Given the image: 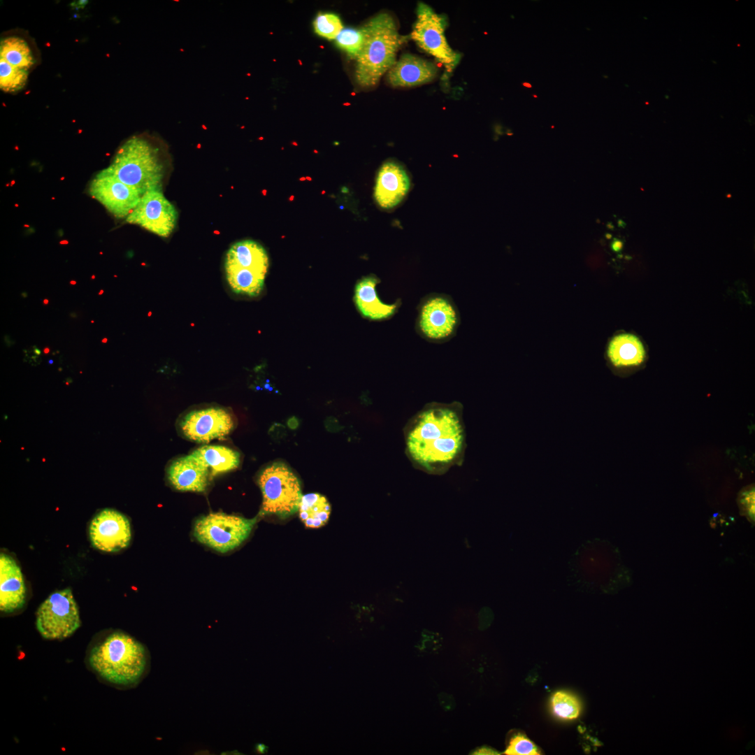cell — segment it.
Instances as JSON below:
<instances>
[{
  "mask_svg": "<svg viewBox=\"0 0 755 755\" xmlns=\"http://www.w3.org/2000/svg\"><path fill=\"white\" fill-rule=\"evenodd\" d=\"M740 503L743 509L747 511L750 516L754 515V489L750 487L743 491L740 496Z\"/></svg>",
  "mask_w": 755,
  "mask_h": 755,
  "instance_id": "cell-30",
  "label": "cell"
},
{
  "mask_svg": "<svg viewBox=\"0 0 755 755\" xmlns=\"http://www.w3.org/2000/svg\"><path fill=\"white\" fill-rule=\"evenodd\" d=\"M225 264L247 268L266 274L268 258L264 248L252 240H243L229 249Z\"/></svg>",
  "mask_w": 755,
  "mask_h": 755,
  "instance_id": "cell-19",
  "label": "cell"
},
{
  "mask_svg": "<svg viewBox=\"0 0 755 755\" xmlns=\"http://www.w3.org/2000/svg\"><path fill=\"white\" fill-rule=\"evenodd\" d=\"M192 454L208 468L212 477L235 470L240 464V454L222 445H204L195 450Z\"/></svg>",
  "mask_w": 755,
  "mask_h": 755,
  "instance_id": "cell-21",
  "label": "cell"
},
{
  "mask_svg": "<svg viewBox=\"0 0 755 755\" xmlns=\"http://www.w3.org/2000/svg\"><path fill=\"white\" fill-rule=\"evenodd\" d=\"M44 352H45V353H48V352H49V349H48V347H46V348H45V349L44 350Z\"/></svg>",
  "mask_w": 755,
  "mask_h": 755,
  "instance_id": "cell-39",
  "label": "cell"
},
{
  "mask_svg": "<svg viewBox=\"0 0 755 755\" xmlns=\"http://www.w3.org/2000/svg\"><path fill=\"white\" fill-rule=\"evenodd\" d=\"M410 180L405 169L398 163L387 161L380 167L375 186L374 196L384 209L398 205L408 193Z\"/></svg>",
  "mask_w": 755,
  "mask_h": 755,
  "instance_id": "cell-14",
  "label": "cell"
},
{
  "mask_svg": "<svg viewBox=\"0 0 755 755\" xmlns=\"http://www.w3.org/2000/svg\"><path fill=\"white\" fill-rule=\"evenodd\" d=\"M88 662L104 680L115 685L131 686L145 674L148 653L134 638L115 631L92 647Z\"/></svg>",
  "mask_w": 755,
  "mask_h": 755,
  "instance_id": "cell-2",
  "label": "cell"
},
{
  "mask_svg": "<svg viewBox=\"0 0 755 755\" xmlns=\"http://www.w3.org/2000/svg\"><path fill=\"white\" fill-rule=\"evenodd\" d=\"M27 590L21 569L10 555L0 556V610L12 613L23 607Z\"/></svg>",
  "mask_w": 755,
  "mask_h": 755,
  "instance_id": "cell-16",
  "label": "cell"
},
{
  "mask_svg": "<svg viewBox=\"0 0 755 755\" xmlns=\"http://www.w3.org/2000/svg\"><path fill=\"white\" fill-rule=\"evenodd\" d=\"M622 247H623L622 242L620 241L619 240H617V239H614L612 241V244H611L612 249L615 252H618V251L621 250Z\"/></svg>",
  "mask_w": 755,
  "mask_h": 755,
  "instance_id": "cell-36",
  "label": "cell"
},
{
  "mask_svg": "<svg viewBox=\"0 0 755 755\" xmlns=\"http://www.w3.org/2000/svg\"><path fill=\"white\" fill-rule=\"evenodd\" d=\"M326 429L331 433H336L342 429V426L334 417H328L324 421Z\"/></svg>",
  "mask_w": 755,
  "mask_h": 755,
  "instance_id": "cell-31",
  "label": "cell"
},
{
  "mask_svg": "<svg viewBox=\"0 0 755 755\" xmlns=\"http://www.w3.org/2000/svg\"><path fill=\"white\" fill-rule=\"evenodd\" d=\"M257 484L263 499L260 516L285 519L298 512L303 496L301 480L286 463L274 461L267 465L259 473Z\"/></svg>",
  "mask_w": 755,
  "mask_h": 755,
  "instance_id": "cell-5",
  "label": "cell"
},
{
  "mask_svg": "<svg viewBox=\"0 0 755 755\" xmlns=\"http://www.w3.org/2000/svg\"><path fill=\"white\" fill-rule=\"evenodd\" d=\"M106 341H107V339H106V338H104V339H103V340H102V342H103V343H106Z\"/></svg>",
  "mask_w": 755,
  "mask_h": 755,
  "instance_id": "cell-41",
  "label": "cell"
},
{
  "mask_svg": "<svg viewBox=\"0 0 755 755\" xmlns=\"http://www.w3.org/2000/svg\"><path fill=\"white\" fill-rule=\"evenodd\" d=\"M255 751L259 754H264L268 751V747L263 744H257L255 747Z\"/></svg>",
  "mask_w": 755,
  "mask_h": 755,
  "instance_id": "cell-37",
  "label": "cell"
},
{
  "mask_svg": "<svg viewBox=\"0 0 755 755\" xmlns=\"http://www.w3.org/2000/svg\"><path fill=\"white\" fill-rule=\"evenodd\" d=\"M315 33L326 39H336L343 26L338 15L334 13H319L313 22Z\"/></svg>",
  "mask_w": 755,
  "mask_h": 755,
  "instance_id": "cell-28",
  "label": "cell"
},
{
  "mask_svg": "<svg viewBox=\"0 0 755 755\" xmlns=\"http://www.w3.org/2000/svg\"><path fill=\"white\" fill-rule=\"evenodd\" d=\"M287 425L291 430H296L300 426V420L297 417L292 416L287 419Z\"/></svg>",
  "mask_w": 755,
  "mask_h": 755,
  "instance_id": "cell-33",
  "label": "cell"
},
{
  "mask_svg": "<svg viewBox=\"0 0 755 755\" xmlns=\"http://www.w3.org/2000/svg\"><path fill=\"white\" fill-rule=\"evenodd\" d=\"M88 3V1L79 0L71 3V6L75 9L83 8Z\"/></svg>",
  "mask_w": 755,
  "mask_h": 755,
  "instance_id": "cell-35",
  "label": "cell"
},
{
  "mask_svg": "<svg viewBox=\"0 0 755 755\" xmlns=\"http://www.w3.org/2000/svg\"><path fill=\"white\" fill-rule=\"evenodd\" d=\"M257 521V517L246 519L223 512L210 513L196 520L194 535L201 543L225 553L247 538Z\"/></svg>",
  "mask_w": 755,
  "mask_h": 755,
  "instance_id": "cell-6",
  "label": "cell"
},
{
  "mask_svg": "<svg viewBox=\"0 0 755 755\" xmlns=\"http://www.w3.org/2000/svg\"><path fill=\"white\" fill-rule=\"evenodd\" d=\"M89 193L117 218L127 217L141 198L136 189L121 181L108 167L92 179Z\"/></svg>",
  "mask_w": 755,
  "mask_h": 755,
  "instance_id": "cell-11",
  "label": "cell"
},
{
  "mask_svg": "<svg viewBox=\"0 0 755 755\" xmlns=\"http://www.w3.org/2000/svg\"><path fill=\"white\" fill-rule=\"evenodd\" d=\"M80 625L78 607L70 588L51 594L36 612V628L48 640L68 638Z\"/></svg>",
  "mask_w": 755,
  "mask_h": 755,
  "instance_id": "cell-8",
  "label": "cell"
},
{
  "mask_svg": "<svg viewBox=\"0 0 755 755\" xmlns=\"http://www.w3.org/2000/svg\"><path fill=\"white\" fill-rule=\"evenodd\" d=\"M524 85H525L526 87H531V85L528 82L524 83Z\"/></svg>",
  "mask_w": 755,
  "mask_h": 755,
  "instance_id": "cell-38",
  "label": "cell"
},
{
  "mask_svg": "<svg viewBox=\"0 0 755 755\" xmlns=\"http://www.w3.org/2000/svg\"><path fill=\"white\" fill-rule=\"evenodd\" d=\"M273 431V436L279 439L284 438L287 433L285 426L280 424H275Z\"/></svg>",
  "mask_w": 755,
  "mask_h": 755,
  "instance_id": "cell-32",
  "label": "cell"
},
{
  "mask_svg": "<svg viewBox=\"0 0 755 755\" xmlns=\"http://www.w3.org/2000/svg\"><path fill=\"white\" fill-rule=\"evenodd\" d=\"M43 303H44V304H48V300H47V299H45V300L43 301Z\"/></svg>",
  "mask_w": 755,
  "mask_h": 755,
  "instance_id": "cell-40",
  "label": "cell"
},
{
  "mask_svg": "<svg viewBox=\"0 0 755 755\" xmlns=\"http://www.w3.org/2000/svg\"><path fill=\"white\" fill-rule=\"evenodd\" d=\"M379 282L376 276L371 275L359 280L355 287L354 299L357 309L364 317L372 320L392 317L401 305L400 301L387 304L378 298L375 287Z\"/></svg>",
  "mask_w": 755,
  "mask_h": 755,
  "instance_id": "cell-18",
  "label": "cell"
},
{
  "mask_svg": "<svg viewBox=\"0 0 755 755\" xmlns=\"http://www.w3.org/2000/svg\"><path fill=\"white\" fill-rule=\"evenodd\" d=\"M410 38L424 52L442 64L447 72L454 70L460 55L450 46L445 34L446 21L427 4L419 2Z\"/></svg>",
  "mask_w": 755,
  "mask_h": 755,
  "instance_id": "cell-9",
  "label": "cell"
},
{
  "mask_svg": "<svg viewBox=\"0 0 755 755\" xmlns=\"http://www.w3.org/2000/svg\"><path fill=\"white\" fill-rule=\"evenodd\" d=\"M28 78L27 71L17 68L0 58V87L5 92H15L24 87Z\"/></svg>",
  "mask_w": 755,
  "mask_h": 755,
  "instance_id": "cell-25",
  "label": "cell"
},
{
  "mask_svg": "<svg viewBox=\"0 0 755 755\" xmlns=\"http://www.w3.org/2000/svg\"><path fill=\"white\" fill-rule=\"evenodd\" d=\"M473 754L477 755H489V754H498V753L491 748L484 747L476 749Z\"/></svg>",
  "mask_w": 755,
  "mask_h": 755,
  "instance_id": "cell-34",
  "label": "cell"
},
{
  "mask_svg": "<svg viewBox=\"0 0 755 755\" xmlns=\"http://www.w3.org/2000/svg\"><path fill=\"white\" fill-rule=\"evenodd\" d=\"M416 330L423 338L433 343L451 339L460 324L459 310L447 295L433 293L424 296L417 308Z\"/></svg>",
  "mask_w": 755,
  "mask_h": 755,
  "instance_id": "cell-7",
  "label": "cell"
},
{
  "mask_svg": "<svg viewBox=\"0 0 755 755\" xmlns=\"http://www.w3.org/2000/svg\"><path fill=\"white\" fill-rule=\"evenodd\" d=\"M364 40L363 30L361 28H346L339 33L336 38V45L344 50L352 59H356L360 53Z\"/></svg>",
  "mask_w": 755,
  "mask_h": 755,
  "instance_id": "cell-27",
  "label": "cell"
},
{
  "mask_svg": "<svg viewBox=\"0 0 755 755\" xmlns=\"http://www.w3.org/2000/svg\"><path fill=\"white\" fill-rule=\"evenodd\" d=\"M437 73L438 68L432 62L405 53L388 71L387 78L392 87H410L430 82Z\"/></svg>",
  "mask_w": 755,
  "mask_h": 755,
  "instance_id": "cell-15",
  "label": "cell"
},
{
  "mask_svg": "<svg viewBox=\"0 0 755 755\" xmlns=\"http://www.w3.org/2000/svg\"><path fill=\"white\" fill-rule=\"evenodd\" d=\"M331 510V505L324 496L310 493L302 496L298 512L306 527L317 528L327 523Z\"/></svg>",
  "mask_w": 755,
  "mask_h": 755,
  "instance_id": "cell-22",
  "label": "cell"
},
{
  "mask_svg": "<svg viewBox=\"0 0 755 755\" xmlns=\"http://www.w3.org/2000/svg\"><path fill=\"white\" fill-rule=\"evenodd\" d=\"M554 714L563 719H574L580 712V704L574 696L564 692H556L551 700Z\"/></svg>",
  "mask_w": 755,
  "mask_h": 755,
  "instance_id": "cell-26",
  "label": "cell"
},
{
  "mask_svg": "<svg viewBox=\"0 0 755 755\" xmlns=\"http://www.w3.org/2000/svg\"><path fill=\"white\" fill-rule=\"evenodd\" d=\"M167 476L178 491L203 492L208 485L210 473L201 460L191 454L174 460L167 470Z\"/></svg>",
  "mask_w": 755,
  "mask_h": 755,
  "instance_id": "cell-17",
  "label": "cell"
},
{
  "mask_svg": "<svg viewBox=\"0 0 755 755\" xmlns=\"http://www.w3.org/2000/svg\"><path fill=\"white\" fill-rule=\"evenodd\" d=\"M233 416L222 408H208L187 413L180 422L181 431L188 440L208 443L222 438L233 429Z\"/></svg>",
  "mask_w": 755,
  "mask_h": 755,
  "instance_id": "cell-12",
  "label": "cell"
},
{
  "mask_svg": "<svg viewBox=\"0 0 755 755\" xmlns=\"http://www.w3.org/2000/svg\"><path fill=\"white\" fill-rule=\"evenodd\" d=\"M108 168L141 196L161 187L164 166L159 148L143 136H132L117 150Z\"/></svg>",
  "mask_w": 755,
  "mask_h": 755,
  "instance_id": "cell-4",
  "label": "cell"
},
{
  "mask_svg": "<svg viewBox=\"0 0 755 755\" xmlns=\"http://www.w3.org/2000/svg\"><path fill=\"white\" fill-rule=\"evenodd\" d=\"M103 292V290L101 289V292L99 293V294H101Z\"/></svg>",
  "mask_w": 755,
  "mask_h": 755,
  "instance_id": "cell-42",
  "label": "cell"
},
{
  "mask_svg": "<svg viewBox=\"0 0 755 755\" xmlns=\"http://www.w3.org/2000/svg\"><path fill=\"white\" fill-rule=\"evenodd\" d=\"M89 536L94 547L106 552L126 548L131 538L128 518L113 509H103L92 519Z\"/></svg>",
  "mask_w": 755,
  "mask_h": 755,
  "instance_id": "cell-13",
  "label": "cell"
},
{
  "mask_svg": "<svg viewBox=\"0 0 755 755\" xmlns=\"http://www.w3.org/2000/svg\"><path fill=\"white\" fill-rule=\"evenodd\" d=\"M364 40L356 64L357 83L363 87L376 85L396 61V53L407 37L400 34L389 13H381L361 27Z\"/></svg>",
  "mask_w": 755,
  "mask_h": 755,
  "instance_id": "cell-3",
  "label": "cell"
},
{
  "mask_svg": "<svg viewBox=\"0 0 755 755\" xmlns=\"http://www.w3.org/2000/svg\"><path fill=\"white\" fill-rule=\"evenodd\" d=\"M178 213L164 196L161 187L148 191L141 196L126 222L137 224L161 237H168L174 229Z\"/></svg>",
  "mask_w": 755,
  "mask_h": 755,
  "instance_id": "cell-10",
  "label": "cell"
},
{
  "mask_svg": "<svg viewBox=\"0 0 755 755\" xmlns=\"http://www.w3.org/2000/svg\"><path fill=\"white\" fill-rule=\"evenodd\" d=\"M508 755H538L540 754L537 746L522 735L513 737L505 751Z\"/></svg>",
  "mask_w": 755,
  "mask_h": 755,
  "instance_id": "cell-29",
  "label": "cell"
},
{
  "mask_svg": "<svg viewBox=\"0 0 755 755\" xmlns=\"http://www.w3.org/2000/svg\"><path fill=\"white\" fill-rule=\"evenodd\" d=\"M405 452L413 466L442 475L464 458L466 430L459 403H430L404 429Z\"/></svg>",
  "mask_w": 755,
  "mask_h": 755,
  "instance_id": "cell-1",
  "label": "cell"
},
{
  "mask_svg": "<svg viewBox=\"0 0 755 755\" xmlns=\"http://www.w3.org/2000/svg\"><path fill=\"white\" fill-rule=\"evenodd\" d=\"M225 271L228 283L235 293L257 296L261 292L265 274L227 264Z\"/></svg>",
  "mask_w": 755,
  "mask_h": 755,
  "instance_id": "cell-23",
  "label": "cell"
},
{
  "mask_svg": "<svg viewBox=\"0 0 755 755\" xmlns=\"http://www.w3.org/2000/svg\"><path fill=\"white\" fill-rule=\"evenodd\" d=\"M0 58L27 71L34 64L30 47L23 38L17 36L6 37L1 40Z\"/></svg>",
  "mask_w": 755,
  "mask_h": 755,
  "instance_id": "cell-24",
  "label": "cell"
},
{
  "mask_svg": "<svg viewBox=\"0 0 755 755\" xmlns=\"http://www.w3.org/2000/svg\"><path fill=\"white\" fill-rule=\"evenodd\" d=\"M607 357L616 367L635 366L645 358V350L640 340L630 333L614 336L607 347Z\"/></svg>",
  "mask_w": 755,
  "mask_h": 755,
  "instance_id": "cell-20",
  "label": "cell"
}]
</instances>
